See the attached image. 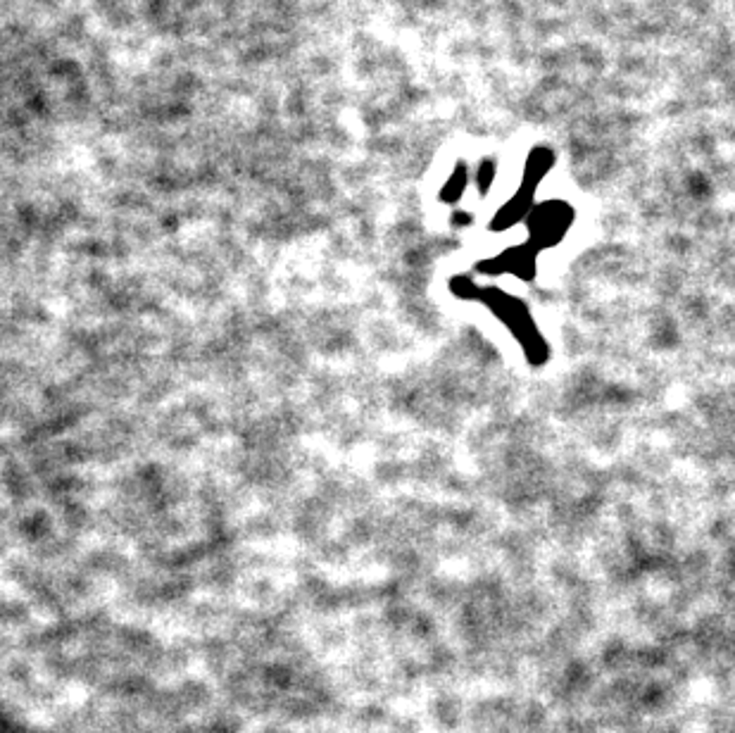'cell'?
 Segmentation results:
<instances>
[{
	"label": "cell",
	"instance_id": "obj_1",
	"mask_svg": "<svg viewBox=\"0 0 735 733\" xmlns=\"http://www.w3.org/2000/svg\"><path fill=\"white\" fill-rule=\"evenodd\" d=\"M453 288L455 293H460L464 298H479L481 303H486L488 308L495 312L500 320L511 329V334L519 338L528 362L531 364L547 362L550 350H547L545 338L540 336L538 324L528 315V308L519 298H511L504 291H500V288H479L472 279H467V276H460L457 281H453Z\"/></svg>",
	"mask_w": 735,
	"mask_h": 733
},
{
	"label": "cell",
	"instance_id": "obj_2",
	"mask_svg": "<svg viewBox=\"0 0 735 733\" xmlns=\"http://www.w3.org/2000/svg\"><path fill=\"white\" fill-rule=\"evenodd\" d=\"M576 210L564 200H545L533 207L528 214V233L535 250H545L557 245L566 236V231L574 226Z\"/></svg>",
	"mask_w": 735,
	"mask_h": 733
},
{
	"label": "cell",
	"instance_id": "obj_3",
	"mask_svg": "<svg viewBox=\"0 0 735 733\" xmlns=\"http://www.w3.org/2000/svg\"><path fill=\"white\" fill-rule=\"evenodd\" d=\"M535 191L528 189V186H519V191L514 193V198L507 203V205H502V210L495 214V219L490 221V229H497V231H504L509 229V226L519 224V221L528 219V214L533 212L535 207Z\"/></svg>",
	"mask_w": 735,
	"mask_h": 733
},
{
	"label": "cell",
	"instance_id": "obj_4",
	"mask_svg": "<svg viewBox=\"0 0 735 733\" xmlns=\"http://www.w3.org/2000/svg\"><path fill=\"white\" fill-rule=\"evenodd\" d=\"M554 162H557V155H554L552 148L535 146L531 153H528V158H526V167H523L521 184L528 186V189H533V191H538L540 181L547 177V172L554 167Z\"/></svg>",
	"mask_w": 735,
	"mask_h": 733
},
{
	"label": "cell",
	"instance_id": "obj_5",
	"mask_svg": "<svg viewBox=\"0 0 735 733\" xmlns=\"http://www.w3.org/2000/svg\"><path fill=\"white\" fill-rule=\"evenodd\" d=\"M467 181H469V174H467V167L464 165H457L453 177H450V181L443 186V193L441 198L445 203H455L460 200V196L464 193V189H467Z\"/></svg>",
	"mask_w": 735,
	"mask_h": 733
},
{
	"label": "cell",
	"instance_id": "obj_6",
	"mask_svg": "<svg viewBox=\"0 0 735 733\" xmlns=\"http://www.w3.org/2000/svg\"><path fill=\"white\" fill-rule=\"evenodd\" d=\"M495 172H497V165H495V160H493V158H486L479 165V170H476V181H479L481 193H488L490 184L495 181Z\"/></svg>",
	"mask_w": 735,
	"mask_h": 733
}]
</instances>
